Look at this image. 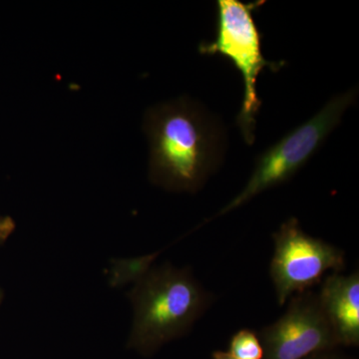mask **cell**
Returning a JSON list of instances; mask_svg holds the SVG:
<instances>
[{
	"label": "cell",
	"mask_w": 359,
	"mask_h": 359,
	"mask_svg": "<svg viewBox=\"0 0 359 359\" xmlns=\"http://www.w3.org/2000/svg\"><path fill=\"white\" fill-rule=\"evenodd\" d=\"M144 129L150 143L149 178L165 190L198 192L223 161V127L186 97L150 108Z\"/></svg>",
	"instance_id": "6da1fadb"
},
{
	"label": "cell",
	"mask_w": 359,
	"mask_h": 359,
	"mask_svg": "<svg viewBox=\"0 0 359 359\" xmlns=\"http://www.w3.org/2000/svg\"><path fill=\"white\" fill-rule=\"evenodd\" d=\"M266 1L245 2L241 0L217 1L216 36L212 41L200 44L199 52L204 55L224 56L230 59L240 71L244 83V99L237 117L245 143L255 140L256 116L261 108L257 97V80L266 68L278 71L283 61H269L262 51V34L254 20V13Z\"/></svg>",
	"instance_id": "3957f363"
},
{
	"label": "cell",
	"mask_w": 359,
	"mask_h": 359,
	"mask_svg": "<svg viewBox=\"0 0 359 359\" xmlns=\"http://www.w3.org/2000/svg\"><path fill=\"white\" fill-rule=\"evenodd\" d=\"M2 299H4V292L0 290V304H1Z\"/></svg>",
	"instance_id": "7c38bea8"
},
{
	"label": "cell",
	"mask_w": 359,
	"mask_h": 359,
	"mask_svg": "<svg viewBox=\"0 0 359 359\" xmlns=\"http://www.w3.org/2000/svg\"><path fill=\"white\" fill-rule=\"evenodd\" d=\"M212 359H237L231 355L228 351H216L212 353Z\"/></svg>",
	"instance_id": "8fae6325"
},
{
	"label": "cell",
	"mask_w": 359,
	"mask_h": 359,
	"mask_svg": "<svg viewBox=\"0 0 359 359\" xmlns=\"http://www.w3.org/2000/svg\"><path fill=\"white\" fill-rule=\"evenodd\" d=\"M15 230V223L11 217L0 216V245L4 244L7 238L13 235Z\"/></svg>",
	"instance_id": "9c48e42d"
},
{
	"label": "cell",
	"mask_w": 359,
	"mask_h": 359,
	"mask_svg": "<svg viewBox=\"0 0 359 359\" xmlns=\"http://www.w3.org/2000/svg\"><path fill=\"white\" fill-rule=\"evenodd\" d=\"M129 297L133 323L128 346L146 356L188 334L215 299L191 269L170 264L149 269Z\"/></svg>",
	"instance_id": "7a4b0ae2"
},
{
	"label": "cell",
	"mask_w": 359,
	"mask_h": 359,
	"mask_svg": "<svg viewBox=\"0 0 359 359\" xmlns=\"http://www.w3.org/2000/svg\"><path fill=\"white\" fill-rule=\"evenodd\" d=\"M273 238L269 276L280 306L320 285L328 271L342 273L346 268L344 250L308 235L294 217L280 224Z\"/></svg>",
	"instance_id": "5b68a950"
},
{
	"label": "cell",
	"mask_w": 359,
	"mask_h": 359,
	"mask_svg": "<svg viewBox=\"0 0 359 359\" xmlns=\"http://www.w3.org/2000/svg\"><path fill=\"white\" fill-rule=\"evenodd\" d=\"M257 334L263 359H306L339 347L313 290L292 295L285 313Z\"/></svg>",
	"instance_id": "8992f818"
},
{
	"label": "cell",
	"mask_w": 359,
	"mask_h": 359,
	"mask_svg": "<svg viewBox=\"0 0 359 359\" xmlns=\"http://www.w3.org/2000/svg\"><path fill=\"white\" fill-rule=\"evenodd\" d=\"M358 96L353 88L330 99L320 112L285 135L257 157L252 173L243 190L211 219L242 207L269 189L290 181L327 140L342 116Z\"/></svg>",
	"instance_id": "277c9868"
},
{
	"label": "cell",
	"mask_w": 359,
	"mask_h": 359,
	"mask_svg": "<svg viewBox=\"0 0 359 359\" xmlns=\"http://www.w3.org/2000/svg\"><path fill=\"white\" fill-rule=\"evenodd\" d=\"M306 359H351L344 354L337 353V349L334 351H323V353H318L313 354V355L309 356Z\"/></svg>",
	"instance_id": "30bf717a"
},
{
	"label": "cell",
	"mask_w": 359,
	"mask_h": 359,
	"mask_svg": "<svg viewBox=\"0 0 359 359\" xmlns=\"http://www.w3.org/2000/svg\"><path fill=\"white\" fill-rule=\"evenodd\" d=\"M320 308L332 328L339 346H359V271L332 273L321 282Z\"/></svg>",
	"instance_id": "52a82bcc"
},
{
	"label": "cell",
	"mask_w": 359,
	"mask_h": 359,
	"mask_svg": "<svg viewBox=\"0 0 359 359\" xmlns=\"http://www.w3.org/2000/svg\"><path fill=\"white\" fill-rule=\"evenodd\" d=\"M229 353L237 359H263L264 348L257 332L243 328L229 341Z\"/></svg>",
	"instance_id": "ba28073f"
}]
</instances>
